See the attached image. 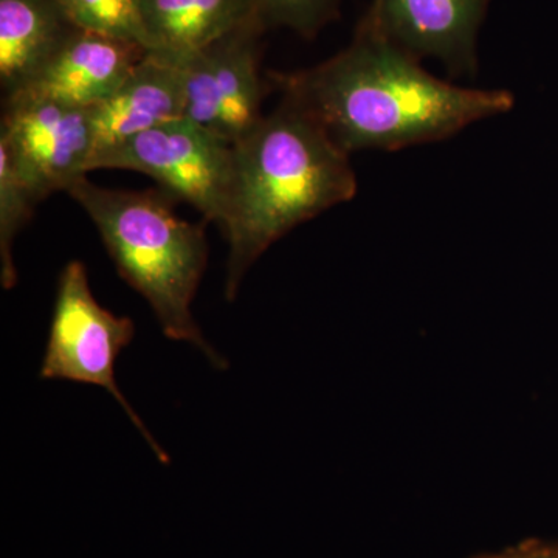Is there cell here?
I'll use <instances>...</instances> for the list:
<instances>
[{
  "label": "cell",
  "mask_w": 558,
  "mask_h": 558,
  "mask_svg": "<svg viewBox=\"0 0 558 558\" xmlns=\"http://www.w3.org/2000/svg\"><path fill=\"white\" fill-rule=\"evenodd\" d=\"M351 156L453 137L476 121L509 112L513 95L469 89L429 75L398 44L360 24L347 49L315 68L269 73Z\"/></svg>",
  "instance_id": "1"
},
{
  "label": "cell",
  "mask_w": 558,
  "mask_h": 558,
  "mask_svg": "<svg viewBox=\"0 0 558 558\" xmlns=\"http://www.w3.org/2000/svg\"><path fill=\"white\" fill-rule=\"evenodd\" d=\"M349 154L295 98L281 102L234 145L233 182L222 227L229 242L226 299L274 242L326 209L354 199Z\"/></svg>",
  "instance_id": "2"
},
{
  "label": "cell",
  "mask_w": 558,
  "mask_h": 558,
  "mask_svg": "<svg viewBox=\"0 0 558 558\" xmlns=\"http://www.w3.org/2000/svg\"><path fill=\"white\" fill-rule=\"evenodd\" d=\"M65 193L89 215L120 277L148 301L163 336L193 344L216 369L229 368L191 310L207 269V220L178 218L156 191L102 189L87 175Z\"/></svg>",
  "instance_id": "3"
},
{
  "label": "cell",
  "mask_w": 558,
  "mask_h": 558,
  "mask_svg": "<svg viewBox=\"0 0 558 558\" xmlns=\"http://www.w3.org/2000/svg\"><path fill=\"white\" fill-rule=\"evenodd\" d=\"M134 336V322L102 307L92 293L86 266L81 260H70L58 277L49 340L39 377L106 389L120 403L156 458L168 465L170 454L150 435L116 380L117 360L130 347Z\"/></svg>",
  "instance_id": "4"
},
{
  "label": "cell",
  "mask_w": 558,
  "mask_h": 558,
  "mask_svg": "<svg viewBox=\"0 0 558 558\" xmlns=\"http://www.w3.org/2000/svg\"><path fill=\"white\" fill-rule=\"evenodd\" d=\"M142 172L189 202L207 222H222L233 182L234 146L189 119L161 124L92 157L89 172Z\"/></svg>",
  "instance_id": "5"
},
{
  "label": "cell",
  "mask_w": 558,
  "mask_h": 558,
  "mask_svg": "<svg viewBox=\"0 0 558 558\" xmlns=\"http://www.w3.org/2000/svg\"><path fill=\"white\" fill-rule=\"evenodd\" d=\"M266 22L242 25L204 49L175 57L182 68L185 119L234 146L264 119V97L271 89L260 73Z\"/></svg>",
  "instance_id": "6"
},
{
  "label": "cell",
  "mask_w": 558,
  "mask_h": 558,
  "mask_svg": "<svg viewBox=\"0 0 558 558\" xmlns=\"http://www.w3.org/2000/svg\"><path fill=\"white\" fill-rule=\"evenodd\" d=\"M0 149L40 202L89 174L95 150L90 109L49 98H5Z\"/></svg>",
  "instance_id": "7"
},
{
  "label": "cell",
  "mask_w": 558,
  "mask_h": 558,
  "mask_svg": "<svg viewBox=\"0 0 558 558\" xmlns=\"http://www.w3.org/2000/svg\"><path fill=\"white\" fill-rule=\"evenodd\" d=\"M490 0H373L360 24L451 76H475L478 35Z\"/></svg>",
  "instance_id": "8"
},
{
  "label": "cell",
  "mask_w": 558,
  "mask_h": 558,
  "mask_svg": "<svg viewBox=\"0 0 558 558\" xmlns=\"http://www.w3.org/2000/svg\"><path fill=\"white\" fill-rule=\"evenodd\" d=\"M146 51L135 44L76 28L38 75L13 95L92 109L116 92Z\"/></svg>",
  "instance_id": "9"
},
{
  "label": "cell",
  "mask_w": 558,
  "mask_h": 558,
  "mask_svg": "<svg viewBox=\"0 0 558 558\" xmlns=\"http://www.w3.org/2000/svg\"><path fill=\"white\" fill-rule=\"evenodd\" d=\"M90 116L94 156L142 132L185 119V92L178 58L146 51L116 92L90 109Z\"/></svg>",
  "instance_id": "10"
},
{
  "label": "cell",
  "mask_w": 558,
  "mask_h": 558,
  "mask_svg": "<svg viewBox=\"0 0 558 558\" xmlns=\"http://www.w3.org/2000/svg\"><path fill=\"white\" fill-rule=\"evenodd\" d=\"M58 0H0V83L24 89L76 31Z\"/></svg>",
  "instance_id": "11"
},
{
  "label": "cell",
  "mask_w": 558,
  "mask_h": 558,
  "mask_svg": "<svg viewBox=\"0 0 558 558\" xmlns=\"http://www.w3.org/2000/svg\"><path fill=\"white\" fill-rule=\"evenodd\" d=\"M142 9L149 51L171 57L204 49L242 25L263 20L259 0H142Z\"/></svg>",
  "instance_id": "12"
},
{
  "label": "cell",
  "mask_w": 558,
  "mask_h": 558,
  "mask_svg": "<svg viewBox=\"0 0 558 558\" xmlns=\"http://www.w3.org/2000/svg\"><path fill=\"white\" fill-rule=\"evenodd\" d=\"M81 31L150 49L142 0H58Z\"/></svg>",
  "instance_id": "13"
},
{
  "label": "cell",
  "mask_w": 558,
  "mask_h": 558,
  "mask_svg": "<svg viewBox=\"0 0 558 558\" xmlns=\"http://www.w3.org/2000/svg\"><path fill=\"white\" fill-rule=\"evenodd\" d=\"M39 202L35 191L17 174L9 156L0 149V279L3 289H13L17 284L13 260L14 238L31 222Z\"/></svg>",
  "instance_id": "14"
},
{
  "label": "cell",
  "mask_w": 558,
  "mask_h": 558,
  "mask_svg": "<svg viewBox=\"0 0 558 558\" xmlns=\"http://www.w3.org/2000/svg\"><path fill=\"white\" fill-rule=\"evenodd\" d=\"M341 0H259L260 16L269 28H289L303 38H315L339 16Z\"/></svg>",
  "instance_id": "15"
},
{
  "label": "cell",
  "mask_w": 558,
  "mask_h": 558,
  "mask_svg": "<svg viewBox=\"0 0 558 558\" xmlns=\"http://www.w3.org/2000/svg\"><path fill=\"white\" fill-rule=\"evenodd\" d=\"M505 554L508 558H558V546L531 542Z\"/></svg>",
  "instance_id": "16"
},
{
  "label": "cell",
  "mask_w": 558,
  "mask_h": 558,
  "mask_svg": "<svg viewBox=\"0 0 558 558\" xmlns=\"http://www.w3.org/2000/svg\"><path fill=\"white\" fill-rule=\"evenodd\" d=\"M483 558H508L506 554H501V556H492V557H483Z\"/></svg>",
  "instance_id": "17"
}]
</instances>
